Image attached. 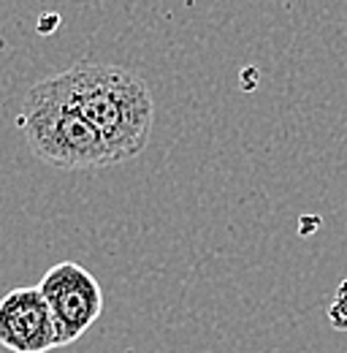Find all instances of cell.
<instances>
[{
  "mask_svg": "<svg viewBox=\"0 0 347 353\" xmlns=\"http://www.w3.org/2000/svg\"><path fill=\"white\" fill-rule=\"evenodd\" d=\"M30 152L60 172H98L114 166L101 133L71 101L60 77L28 90L17 120Z\"/></svg>",
  "mask_w": 347,
  "mask_h": 353,
  "instance_id": "obj_2",
  "label": "cell"
},
{
  "mask_svg": "<svg viewBox=\"0 0 347 353\" xmlns=\"http://www.w3.org/2000/svg\"><path fill=\"white\" fill-rule=\"evenodd\" d=\"M0 345L11 353H46L57 345V326L39 285L11 288L0 299Z\"/></svg>",
  "mask_w": 347,
  "mask_h": 353,
  "instance_id": "obj_4",
  "label": "cell"
},
{
  "mask_svg": "<svg viewBox=\"0 0 347 353\" xmlns=\"http://www.w3.org/2000/svg\"><path fill=\"white\" fill-rule=\"evenodd\" d=\"M57 326V345L76 343L103 312L101 283L76 261L54 264L39 283Z\"/></svg>",
  "mask_w": 347,
  "mask_h": 353,
  "instance_id": "obj_3",
  "label": "cell"
},
{
  "mask_svg": "<svg viewBox=\"0 0 347 353\" xmlns=\"http://www.w3.org/2000/svg\"><path fill=\"white\" fill-rule=\"evenodd\" d=\"M57 77L106 141L114 163L136 158L149 144L155 101L144 77L112 63H76Z\"/></svg>",
  "mask_w": 347,
  "mask_h": 353,
  "instance_id": "obj_1",
  "label": "cell"
}]
</instances>
